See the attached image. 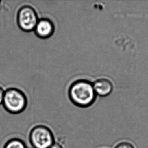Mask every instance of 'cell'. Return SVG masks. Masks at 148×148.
Masks as SVG:
<instances>
[{"label": "cell", "instance_id": "4", "mask_svg": "<svg viewBox=\"0 0 148 148\" xmlns=\"http://www.w3.org/2000/svg\"><path fill=\"white\" fill-rule=\"evenodd\" d=\"M38 21L36 11L32 7L24 5L18 10L17 22L19 27L23 32H30L34 30Z\"/></svg>", "mask_w": 148, "mask_h": 148}, {"label": "cell", "instance_id": "9", "mask_svg": "<svg viewBox=\"0 0 148 148\" xmlns=\"http://www.w3.org/2000/svg\"><path fill=\"white\" fill-rule=\"evenodd\" d=\"M4 94H5V91L3 90V88L0 86V105L2 104L3 101Z\"/></svg>", "mask_w": 148, "mask_h": 148}, {"label": "cell", "instance_id": "1", "mask_svg": "<svg viewBox=\"0 0 148 148\" xmlns=\"http://www.w3.org/2000/svg\"><path fill=\"white\" fill-rule=\"evenodd\" d=\"M68 95L73 104L80 108L92 106L96 99L93 84L88 80H78L69 88Z\"/></svg>", "mask_w": 148, "mask_h": 148}, {"label": "cell", "instance_id": "6", "mask_svg": "<svg viewBox=\"0 0 148 148\" xmlns=\"http://www.w3.org/2000/svg\"><path fill=\"white\" fill-rule=\"evenodd\" d=\"M92 84L97 96L103 97L108 96L113 90L112 82L106 78L99 79Z\"/></svg>", "mask_w": 148, "mask_h": 148}, {"label": "cell", "instance_id": "5", "mask_svg": "<svg viewBox=\"0 0 148 148\" xmlns=\"http://www.w3.org/2000/svg\"><path fill=\"white\" fill-rule=\"evenodd\" d=\"M34 33L39 38H49L54 34L55 26L53 22L47 18L38 20L34 29Z\"/></svg>", "mask_w": 148, "mask_h": 148}, {"label": "cell", "instance_id": "8", "mask_svg": "<svg viewBox=\"0 0 148 148\" xmlns=\"http://www.w3.org/2000/svg\"><path fill=\"white\" fill-rule=\"evenodd\" d=\"M114 148H134V147L130 143L121 142L118 143Z\"/></svg>", "mask_w": 148, "mask_h": 148}, {"label": "cell", "instance_id": "2", "mask_svg": "<svg viewBox=\"0 0 148 148\" xmlns=\"http://www.w3.org/2000/svg\"><path fill=\"white\" fill-rule=\"evenodd\" d=\"M2 104L5 109L11 114H19L26 109L27 100L22 90L11 88L5 92Z\"/></svg>", "mask_w": 148, "mask_h": 148}, {"label": "cell", "instance_id": "3", "mask_svg": "<svg viewBox=\"0 0 148 148\" xmlns=\"http://www.w3.org/2000/svg\"><path fill=\"white\" fill-rule=\"evenodd\" d=\"M29 140L34 148H49L55 143L52 130L44 125H37L31 129Z\"/></svg>", "mask_w": 148, "mask_h": 148}, {"label": "cell", "instance_id": "10", "mask_svg": "<svg viewBox=\"0 0 148 148\" xmlns=\"http://www.w3.org/2000/svg\"><path fill=\"white\" fill-rule=\"evenodd\" d=\"M49 148H63L61 145L59 144L58 143H55L54 144L52 145Z\"/></svg>", "mask_w": 148, "mask_h": 148}, {"label": "cell", "instance_id": "7", "mask_svg": "<svg viewBox=\"0 0 148 148\" xmlns=\"http://www.w3.org/2000/svg\"><path fill=\"white\" fill-rule=\"evenodd\" d=\"M3 148H27L23 140L20 138H13L5 143Z\"/></svg>", "mask_w": 148, "mask_h": 148}, {"label": "cell", "instance_id": "11", "mask_svg": "<svg viewBox=\"0 0 148 148\" xmlns=\"http://www.w3.org/2000/svg\"><path fill=\"white\" fill-rule=\"evenodd\" d=\"M0 3H1V1H0Z\"/></svg>", "mask_w": 148, "mask_h": 148}]
</instances>
